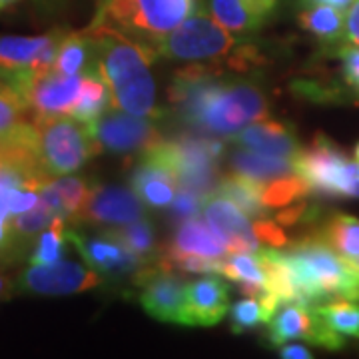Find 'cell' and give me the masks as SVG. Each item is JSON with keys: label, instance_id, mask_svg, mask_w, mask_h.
Returning a JSON list of instances; mask_svg holds the SVG:
<instances>
[{"label": "cell", "instance_id": "cell-1", "mask_svg": "<svg viewBox=\"0 0 359 359\" xmlns=\"http://www.w3.org/2000/svg\"><path fill=\"white\" fill-rule=\"evenodd\" d=\"M86 34L94 44L96 72L110 90L112 106L128 114L158 118L156 82L150 66L158 56L154 48L108 26H88Z\"/></svg>", "mask_w": 359, "mask_h": 359}, {"label": "cell", "instance_id": "cell-2", "mask_svg": "<svg viewBox=\"0 0 359 359\" xmlns=\"http://www.w3.org/2000/svg\"><path fill=\"white\" fill-rule=\"evenodd\" d=\"M299 304L318 308L334 299L359 302V271L320 233H308L282 252Z\"/></svg>", "mask_w": 359, "mask_h": 359}, {"label": "cell", "instance_id": "cell-3", "mask_svg": "<svg viewBox=\"0 0 359 359\" xmlns=\"http://www.w3.org/2000/svg\"><path fill=\"white\" fill-rule=\"evenodd\" d=\"M198 11V0H98L90 26L116 28L132 39L154 44Z\"/></svg>", "mask_w": 359, "mask_h": 359}, {"label": "cell", "instance_id": "cell-4", "mask_svg": "<svg viewBox=\"0 0 359 359\" xmlns=\"http://www.w3.org/2000/svg\"><path fill=\"white\" fill-rule=\"evenodd\" d=\"M262 118H268V100L262 90L248 82L219 78L188 126L202 134L233 136Z\"/></svg>", "mask_w": 359, "mask_h": 359}, {"label": "cell", "instance_id": "cell-5", "mask_svg": "<svg viewBox=\"0 0 359 359\" xmlns=\"http://www.w3.org/2000/svg\"><path fill=\"white\" fill-rule=\"evenodd\" d=\"M294 166L311 194L359 198V162L349 160L325 134H316L308 148L299 150Z\"/></svg>", "mask_w": 359, "mask_h": 359}, {"label": "cell", "instance_id": "cell-6", "mask_svg": "<svg viewBox=\"0 0 359 359\" xmlns=\"http://www.w3.org/2000/svg\"><path fill=\"white\" fill-rule=\"evenodd\" d=\"M34 122L39 126L40 166L48 178L72 174L100 152L86 124L72 116Z\"/></svg>", "mask_w": 359, "mask_h": 359}, {"label": "cell", "instance_id": "cell-7", "mask_svg": "<svg viewBox=\"0 0 359 359\" xmlns=\"http://www.w3.org/2000/svg\"><path fill=\"white\" fill-rule=\"evenodd\" d=\"M150 46L158 56L170 60L205 62L231 56L236 52V40L214 16L198 8L186 22Z\"/></svg>", "mask_w": 359, "mask_h": 359}, {"label": "cell", "instance_id": "cell-8", "mask_svg": "<svg viewBox=\"0 0 359 359\" xmlns=\"http://www.w3.org/2000/svg\"><path fill=\"white\" fill-rule=\"evenodd\" d=\"M166 142L180 188H188L210 198L218 188V166L224 154V142L210 138L202 132H186Z\"/></svg>", "mask_w": 359, "mask_h": 359}, {"label": "cell", "instance_id": "cell-9", "mask_svg": "<svg viewBox=\"0 0 359 359\" xmlns=\"http://www.w3.org/2000/svg\"><path fill=\"white\" fill-rule=\"evenodd\" d=\"M65 34L54 30L42 36H0V76L22 88L28 80L52 72Z\"/></svg>", "mask_w": 359, "mask_h": 359}, {"label": "cell", "instance_id": "cell-10", "mask_svg": "<svg viewBox=\"0 0 359 359\" xmlns=\"http://www.w3.org/2000/svg\"><path fill=\"white\" fill-rule=\"evenodd\" d=\"M138 287V299L144 311L164 323L188 325L186 313V287L176 273V269H168L160 264H148L134 280Z\"/></svg>", "mask_w": 359, "mask_h": 359}, {"label": "cell", "instance_id": "cell-11", "mask_svg": "<svg viewBox=\"0 0 359 359\" xmlns=\"http://www.w3.org/2000/svg\"><path fill=\"white\" fill-rule=\"evenodd\" d=\"M268 341L271 346L282 347L292 339H306L311 346L325 347V349H341L346 339L337 335L323 321L318 309L299 304V302H283L276 313L268 321Z\"/></svg>", "mask_w": 359, "mask_h": 359}, {"label": "cell", "instance_id": "cell-12", "mask_svg": "<svg viewBox=\"0 0 359 359\" xmlns=\"http://www.w3.org/2000/svg\"><path fill=\"white\" fill-rule=\"evenodd\" d=\"M130 186L144 205L152 210L168 208L172 204L180 184L168 150V142L164 138H160L150 148L140 152V158L130 174Z\"/></svg>", "mask_w": 359, "mask_h": 359}, {"label": "cell", "instance_id": "cell-13", "mask_svg": "<svg viewBox=\"0 0 359 359\" xmlns=\"http://www.w3.org/2000/svg\"><path fill=\"white\" fill-rule=\"evenodd\" d=\"M104 283V278L84 262L58 259L54 264L36 266L30 264L20 276L16 287L25 294L36 295H72L96 290Z\"/></svg>", "mask_w": 359, "mask_h": 359}, {"label": "cell", "instance_id": "cell-14", "mask_svg": "<svg viewBox=\"0 0 359 359\" xmlns=\"http://www.w3.org/2000/svg\"><path fill=\"white\" fill-rule=\"evenodd\" d=\"M100 152L132 154L144 152L162 138L150 118L134 116L128 112L106 110L98 120L86 126Z\"/></svg>", "mask_w": 359, "mask_h": 359}, {"label": "cell", "instance_id": "cell-15", "mask_svg": "<svg viewBox=\"0 0 359 359\" xmlns=\"http://www.w3.org/2000/svg\"><path fill=\"white\" fill-rule=\"evenodd\" d=\"M68 242L104 280H132L134 285L136 276L148 266L108 231L98 236H84L76 230H68Z\"/></svg>", "mask_w": 359, "mask_h": 359}, {"label": "cell", "instance_id": "cell-16", "mask_svg": "<svg viewBox=\"0 0 359 359\" xmlns=\"http://www.w3.org/2000/svg\"><path fill=\"white\" fill-rule=\"evenodd\" d=\"M84 74L68 76L52 70L44 76L32 78L25 86L32 120H50L60 116H72V110L80 98Z\"/></svg>", "mask_w": 359, "mask_h": 359}, {"label": "cell", "instance_id": "cell-17", "mask_svg": "<svg viewBox=\"0 0 359 359\" xmlns=\"http://www.w3.org/2000/svg\"><path fill=\"white\" fill-rule=\"evenodd\" d=\"M144 218V202L134 190L122 186H98L92 188L88 202L78 214L74 224L96 226H126Z\"/></svg>", "mask_w": 359, "mask_h": 359}, {"label": "cell", "instance_id": "cell-18", "mask_svg": "<svg viewBox=\"0 0 359 359\" xmlns=\"http://www.w3.org/2000/svg\"><path fill=\"white\" fill-rule=\"evenodd\" d=\"M205 222L218 231L226 240L231 254L236 252H257L259 250V236L256 224L250 222V216L244 214L238 205L226 196L214 192L204 204Z\"/></svg>", "mask_w": 359, "mask_h": 359}, {"label": "cell", "instance_id": "cell-19", "mask_svg": "<svg viewBox=\"0 0 359 359\" xmlns=\"http://www.w3.org/2000/svg\"><path fill=\"white\" fill-rule=\"evenodd\" d=\"M230 309V290L212 273L194 280L186 287V313L188 325L212 327L226 318Z\"/></svg>", "mask_w": 359, "mask_h": 359}, {"label": "cell", "instance_id": "cell-20", "mask_svg": "<svg viewBox=\"0 0 359 359\" xmlns=\"http://www.w3.org/2000/svg\"><path fill=\"white\" fill-rule=\"evenodd\" d=\"M231 140L242 148L254 150L257 154L285 158V160H294L302 150L294 128L278 120H269V118L252 122L250 126L233 134Z\"/></svg>", "mask_w": 359, "mask_h": 359}, {"label": "cell", "instance_id": "cell-21", "mask_svg": "<svg viewBox=\"0 0 359 359\" xmlns=\"http://www.w3.org/2000/svg\"><path fill=\"white\" fill-rule=\"evenodd\" d=\"M230 248L226 240L214 230L210 224L202 219H186L180 224L172 242L162 245L160 256H202V257H224L230 256Z\"/></svg>", "mask_w": 359, "mask_h": 359}, {"label": "cell", "instance_id": "cell-22", "mask_svg": "<svg viewBox=\"0 0 359 359\" xmlns=\"http://www.w3.org/2000/svg\"><path fill=\"white\" fill-rule=\"evenodd\" d=\"M92 188L88 182L76 176H58L50 178L40 188V198L50 205L58 218H65L68 224H74L78 214L88 202Z\"/></svg>", "mask_w": 359, "mask_h": 359}, {"label": "cell", "instance_id": "cell-23", "mask_svg": "<svg viewBox=\"0 0 359 359\" xmlns=\"http://www.w3.org/2000/svg\"><path fill=\"white\" fill-rule=\"evenodd\" d=\"M210 13L233 34H250L266 25L269 14L254 0H208Z\"/></svg>", "mask_w": 359, "mask_h": 359}, {"label": "cell", "instance_id": "cell-24", "mask_svg": "<svg viewBox=\"0 0 359 359\" xmlns=\"http://www.w3.org/2000/svg\"><path fill=\"white\" fill-rule=\"evenodd\" d=\"M230 168L231 172H236L244 178L254 180L256 184H268L273 180L295 174L294 160L257 154L254 150H248L242 146H240V150H236L230 156Z\"/></svg>", "mask_w": 359, "mask_h": 359}, {"label": "cell", "instance_id": "cell-25", "mask_svg": "<svg viewBox=\"0 0 359 359\" xmlns=\"http://www.w3.org/2000/svg\"><path fill=\"white\" fill-rule=\"evenodd\" d=\"M299 26L320 39L323 44H337L346 34V18L344 11L335 8L332 4H308L299 11L297 16Z\"/></svg>", "mask_w": 359, "mask_h": 359}, {"label": "cell", "instance_id": "cell-26", "mask_svg": "<svg viewBox=\"0 0 359 359\" xmlns=\"http://www.w3.org/2000/svg\"><path fill=\"white\" fill-rule=\"evenodd\" d=\"M216 192L226 196L233 204L238 205L244 214H248L252 219H268L271 214L268 205L262 200V192H259V184L254 180L244 178L236 172H231L230 176L219 178Z\"/></svg>", "mask_w": 359, "mask_h": 359}, {"label": "cell", "instance_id": "cell-27", "mask_svg": "<svg viewBox=\"0 0 359 359\" xmlns=\"http://www.w3.org/2000/svg\"><path fill=\"white\" fill-rule=\"evenodd\" d=\"M280 297L268 294L266 297H250L236 302L230 309V327L233 334H245L256 330L257 325H268L276 309L280 308Z\"/></svg>", "mask_w": 359, "mask_h": 359}, {"label": "cell", "instance_id": "cell-28", "mask_svg": "<svg viewBox=\"0 0 359 359\" xmlns=\"http://www.w3.org/2000/svg\"><path fill=\"white\" fill-rule=\"evenodd\" d=\"M90 62H94V44L92 39L84 32H66L65 39L60 42V50L54 70L60 74L68 76H78L86 74L90 68Z\"/></svg>", "mask_w": 359, "mask_h": 359}, {"label": "cell", "instance_id": "cell-29", "mask_svg": "<svg viewBox=\"0 0 359 359\" xmlns=\"http://www.w3.org/2000/svg\"><path fill=\"white\" fill-rule=\"evenodd\" d=\"M327 244L347 262L359 259V219L349 214H334L318 231Z\"/></svg>", "mask_w": 359, "mask_h": 359}, {"label": "cell", "instance_id": "cell-30", "mask_svg": "<svg viewBox=\"0 0 359 359\" xmlns=\"http://www.w3.org/2000/svg\"><path fill=\"white\" fill-rule=\"evenodd\" d=\"M106 231L112 233L116 240H120L132 254L140 257L144 264H154L160 256L162 248L158 245V240H156L154 226L146 218L130 222L126 226H116L114 230Z\"/></svg>", "mask_w": 359, "mask_h": 359}, {"label": "cell", "instance_id": "cell-31", "mask_svg": "<svg viewBox=\"0 0 359 359\" xmlns=\"http://www.w3.org/2000/svg\"><path fill=\"white\" fill-rule=\"evenodd\" d=\"M110 104L112 100H110V90L106 86V82L96 72H86L82 80V88H80V98L72 110V118H76L88 126L108 110Z\"/></svg>", "mask_w": 359, "mask_h": 359}, {"label": "cell", "instance_id": "cell-32", "mask_svg": "<svg viewBox=\"0 0 359 359\" xmlns=\"http://www.w3.org/2000/svg\"><path fill=\"white\" fill-rule=\"evenodd\" d=\"M219 276L228 278L236 285H266L268 271L257 252H236L224 257Z\"/></svg>", "mask_w": 359, "mask_h": 359}, {"label": "cell", "instance_id": "cell-33", "mask_svg": "<svg viewBox=\"0 0 359 359\" xmlns=\"http://www.w3.org/2000/svg\"><path fill=\"white\" fill-rule=\"evenodd\" d=\"M26 120H32V116L22 90L8 78L0 76V138L8 136Z\"/></svg>", "mask_w": 359, "mask_h": 359}, {"label": "cell", "instance_id": "cell-34", "mask_svg": "<svg viewBox=\"0 0 359 359\" xmlns=\"http://www.w3.org/2000/svg\"><path fill=\"white\" fill-rule=\"evenodd\" d=\"M54 218H58L56 212L40 198V202L34 205L32 210L22 212V214L11 218L8 245H14V248H16V245L22 244V242H28L30 238L39 236L44 228H48L52 222H54Z\"/></svg>", "mask_w": 359, "mask_h": 359}, {"label": "cell", "instance_id": "cell-35", "mask_svg": "<svg viewBox=\"0 0 359 359\" xmlns=\"http://www.w3.org/2000/svg\"><path fill=\"white\" fill-rule=\"evenodd\" d=\"M316 309L335 334L341 335L344 339L346 337L359 339V302L334 299V302L321 304Z\"/></svg>", "mask_w": 359, "mask_h": 359}, {"label": "cell", "instance_id": "cell-36", "mask_svg": "<svg viewBox=\"0 0 359 359\" xmlns=\"http://www.w3.org/2000/svg\"><path fill=\"white\" fill-rule=\"evenodd\" d=\"M66 242H68V222L65 218H54L50 226L39 233V240L28 256V262L36 266L58 262L65 256Z\"/></svg>", "mask_w": 359, "mask_h": 359}, {"label": "cell", "instance_id": "cell-37", "mask_svg": "<svg viewBox=\"0 0 359 359\" xmlns=\"http://www.w3.org/2000/svg\"><path fill=\"white\" fill-rule=\"evenodd\" d=\"M208 198L202 194L188 190V188H178V194L174 196L172 204H170V219L182 224L186 219L196 218L200 214V210H204V204Z\"/></svg>", "mask_w": 359, "mask_h": 359}, {"label": "cell", "instance_id": "cell-38", "mask_svg": "<svg viewBox=\"0 0 359 359\" xmlns=\"http://www.w3.org/2000/svg\"><path fill=\"white\" fill-rule=\"evenodd\" d=\"M337 54H339V60H341L344 80L359 98V48H355V46H341L337 50Z\"/></svg>", "mask_w": 359, "mask_h": 359}, {"label": "cell", "instance_id": "cell-39", "mask_svg": "<svg viewBox=\"0 0 359 359\" xmlns=\"http://www.w3.org/2000/svg\"><path fill=\"white\" fill-rule=\"evenodd\" d=\"M346 36L359 46V0H353L346 14Z\"/></svg>", "mask_w": 359, "mask_h": 359}, {"label": "cell", "instance_id": "cell-40", "mask_svg": "<svg viewBox=\"0 0 359 359\" xmlns=\"http://www.w3.org/2000/svg\"><path fill=\"white\" fill-rule=\"evenodd\" d=\"M280 358L309 359V358H313V353H311L306 346H297V344H290V346H285V344H283V346L280 347Z\"/></svg>", "mask_w": 359, "mask_h": 359}, {"label": "cell", "instance_id": "cell-41", "mask_svg": "<svg viewBox=\"0 0 359 359\" xmlns=\"http://www.w3.org/2000/svg\"><path fill=\"white\" fill-rule=\"evenodd\" d=\"M318 2H321V4H332V6L339 8V11H346V8H349V6L353 4V0H299V4H302V6L318 4Z\"/></svg>", "mask_w": 359, "mask_h": 359}, {"label": "cell", "instance_id": "cell-42", "mask_svg": "<svg viewBox=\"0 0 359 359\" xmlns=\"http://www.w3.org/2000/svg\"><path fill=\"white\" fill-rule=\"evenodd\" d=\"M11 290H13V285L8 282V278L0 271V304L11 297Z\"/></svg>", "mask_w": 359, "mask_h": 359}, {"label": "cell", "instance_id": "cell-43", "mask_svg": "<svg viewBox=\"0 0 359 359\" xmlns=\"http://www.w3.org/2000/svg\"><path fill=\"white\" fill-rule=\"evenodd\" d=\"M254 2H257L259 6H264L268 13H273V8H276V4H278V0H254Z\"/></svg>", "mask_w": 359, "mask_h": 359}, {"label": "cell", "instance_id": "cell-44", "mask_svg": "<svg viewBox=\"0 0 359 359\" xmlns=\"http://www.w3.org/2000/svg\"><path fill=\"white\" fill-rule=\"evenodd\" d=\"M18 2H22V0H0V13H4V11H8V8H13L14 4H18Z\"/></svg>", "mask_w": 359, "mask_h": 359}, {"label": "cell", "instance_id": "cell-45", "mask_svg": "<svg viewBox=\"0 0 359 359\" xmlns=\"http://www.w3.org/2000/svg\"><path fill=\"white\" fill-rule=\"evenodd\" d=\"M353 154H355V160H358V162H359V144H358V146H355V150H353Z\"/></svg>", "mask_w": 359, "mask_h": 359}, {"label": "cell", "instance_id": "cell-46", "mask_svg": "<svg viewBox=\"0 0 359 359\" xmlns=\"http://www.w3.org/2000/svg\"><path fill=\"white\" fill-rule=\"evenodd\" d=\"M353 266H355V269H358V271H359V259H358V262H355V264H353Z\"/></svg>", "mask_w": 359, "mask_h": 359}, {"label": "cell", "instance_id": "cell-47", "mask_svg": "<svg viewBox=\"0 0 359 359\" xmlns=\"http://www.w3.org/2000/svg\"><path fill=\"white\" fill-rule=\"evenodd\" d=\"M0 168H2V162H0Z\"/></svg>", "mask_w": 359, "mask_h": 359}]
</instances>
